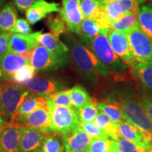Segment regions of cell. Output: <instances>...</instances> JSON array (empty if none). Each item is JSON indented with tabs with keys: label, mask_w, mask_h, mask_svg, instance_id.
<instances>
[{
	"label": "cell",
	"mask_w": 152,
	"mask_h": 152,
	"mask_svg": "<svg viewBox=\"0 0 152 152\" xmlns=\"http://www.w3.org/2000/svg\"><path fill=\"white\" fill-rule=\"evenodd\" d=\"M20 145L21 152H31L41 147L47 134L31 128H20Z\"/></svg>",
	"instance_id": "e0dca14e"
},
{
	"label": "cell",
	"mask_w": 152,
	"mask_h": 152,
	"mask_svg": "<svg viewBox=\"0 0 152 152\" xmlns=\"http://www.w3.org/2000/svg\"><path fill=\"white\" fill-rule=\"evenodd\" d=\"M147 152H152V147L151 148H149V149H147Z\"/></svg>",
	"instance_id": "7dc6e473"
},
{
	"label": "cell",
	"mask_w": 152,
	"mask_h": 152,
	"mask_svg": "<svg viewBox=\"0 0 152 152\" xmlns=\"http://www.w3.org/2000/svg\"><path fill=\"white\" fill-rule=\"evenodd\" d=\"M94 123L100 130L103 131L106 135L112 140L116 141L120 137H121L119 132L118 124L114 122L103 111L99 112Z\"/></svg>",
	"instance_id": "7402d4cb"
},
{
	"label": "cell",
	"mask_w": 152,
	"mask_h": 152,
	"mask_svg": "<svg viewBox=\"0 0 152 152\" xmlns=\"http://www.w3.org/2000/svg\"><path fill=\"white\" fill-rule=\"evenodd\" d=\"M38 43L48 49L52 54L61 56H68L69 49L59 37L52 33H40L37 37Z\"/></svg>",
	"instance_id": "ffe728a7"
},
{
	"label": "cell",
	"mask_w": 152,
	"mask_h": 152,
	"mask_svg": "<svg viewBox=\"0 0 152 152\" xmlns=\"http://www.w3.org/2000/svg\"><path fill=\"white\" fill-rule=\"evenodd\" d=\"M64 38L77 69L87 80L94 83L98 75L107 77L109 75L107 68L80 39L70 34H66Z\"/></svg>",
	"instance_id": "6da1fadb"
},
{
	"label": "cell",
	"mask_w": 152,
	"mask_h": 152,
	"mask_svg": "<svg viewBox=\"0 0 152 152\" xmlns=\"http://www.w3.org/2000/svg\"><path fill=\"white\" fill-rule=\"evenodd\" d=\"M59 15L65 21L68 32L78 33L84 19L80 8V0H62Z\"/></svg>",
	"instance_id": "8fae6325"
},
{
	"label": "cell",
	"mask_w": 152,
	"mask_h": 152,
	"mask_svg": "<svg viewBox=\"0 0 152 152\" xmlns=\"http://www.w3.org/2000/svg\"><path fill=\"white\" fill-rule=\"evenodd\" d=\"M132 52L137 62L152 64V39L141 29L140 26L128 33Z\"/></svg>",
	"instance_id": "ba28073f"
},
{
	"label": "cell",
	"mask_w": 152,
	"mask_h": 152,
	"mask_svg": "<svg viewBox=\"0 0 152 152\" xmlns=\"http://www.w3.org/2000/svg\"><path fill=\"white\" fill-rule=\"evenodd\" d=\"M35 72V68L31 66V64H29L22 70L13 74L9 79V81L15 85L22 86V85H26V83L29 80L33 78Z\"/></svg>",
	"instance_id": "836d02e7"
},
{
	"label": "cell",
	"mask_w": 152,
	"mask_h": 152,
	"mask_svg": "<svg viewBox=\"0 0 152 152\" xmlns=\"http://www.w3.org/2000/svg\"><path fill=\"white\" fill-rule=\"evenodd\" d=\"M98 109L103 111L111 120L118 124H121L125 121L123 117L121 106L118 101L109 99L97 102Z\"/></svg>",
	"instance_id": "603a6c76"
},
{
	"label": "cell",
	"mask_w": 152,
	"mask_h": 152,
	"mask_svg": "<svg viewBox=\"0 0 152 152\" xmlns=\"http://www.w3.org/2000/svg\"><path fill=\"white\" fill-rule=\"evenodd\" d=\"M31 152H43V151H42V149H41V147H39V148H38V149L34 150V151H31Z\"/></svg>",
	"instance_id": "ee69618b"
},
{
	"label": "cell",
	"mask_w": 152,
	"mask_h": 152,
	"mask_svg": "<svg viewBox=\"0 0 152 152\" xmlns=\"http://www.w3.org/2000/svg\"><path fill=\"white\" fill-rule=\"evenodd\" d=\"M140 28L152 39V8L149 6L142 5L138 15Z\"/></svg>",
	"instance_id": "4dcf8cb0"
},
{
	"label": "cell",
	"mask_w": 152,
	"mask_h": 152,
	"mask_svg": "<svg viewBox=\"0 0 152 152\" xmlns=\"http://www.w3.org/2000/svg\"><path fill=\"white\" fill-rule=\"evenodd\" d=\"M66 152L87 149L92 138L79 125L73 130L61 136Z\"/></svg>",
	"instance_id": "5bb4252c"
},
{
	"label": "cell",
	"mask_w": 152,
	"mask_h": 152,
	"mask_svg": "<svg viewBox=\"0 0 152 152\" xmlns=\"http://www.w3.org/2000/svg\"><path fill=\"white\" fill-rule=\"evenodd\" d=\"M68 85L66 81L56 77H33L29 80L25 86L33 94L45 96L66 90Z\"/></svg>",
	"instance_id": "30bf717a"
},
{
	"label": "cell",
	"mask_w": 152,
	"mask_h": 152,
	"mask_svg": "<svg viewBox=\"0 0 152 152\" xmlns=\"http://www.w3.org/2000/svg\"><path fill=\"white\" fill-rule=\"evenodd\" d=\"M100 34L104 33L99 24L96 20H93V19L84 18L77 35L79 36L80 40L84 42L92 39Z\"/></svg>",
	"instance_id": "cb8c5ba5"
},
{
	"label": "cell",
	"mask_w": 152,
	"mask_h": 152,
	"mask_svg": "<svg viewBox=\"0 0 152 152\" xmlns=\"http://www.w3.org/2000/svg\"><path fill=\"white\" fill-rule=\"evenodd\" d=\"M102 4L111 23L129 13L139 15L140 8L136 0H102Z\"/></svg>",
	"instance_id": "7c38bea8"
},
{
	"label": "cell",
	"mask_w": 152,
	"mask_h": 152,
	"mask_svg": "<svg viewBox=\"0 0 152 152\" xmlns=\"http://www.w3.org/2000/svg\"><path fill=\"white\" fill-rule=\"evenodd\" d=\"M68 63L69 56L54 54L39 45L33 49L30 64L37 72H52L64 68Z\"/></svg>",
	"instance_id": "8992f818"
},
{
	"label": "cell",
	"mask_w": 152,
	"mask_h": 152,
	"mask_svg": "<svg viewBox=\"0 0 152 152\" xmlns=\"http://www.w3.org/2000/svg\"><path fill=\"white\" fill-rule=\"evenodd\" d=\"M37 1V0H14V4L18 11L24 12Z\"/></svg>",
	"instance_id": "60d3db41"
},
{
	"label": "cell",
	"mask_w": 152,
	"mask_h": 152,
	"mask_svg": "<svg viewBox=\"0 0 152 152\" xmlns=\"http://www.w3.org/2000/svg\"><path fill=\"white\" fill-rule=\"evenodd\" d=\"M51 115V129L53 134L64 135L80 125L75 109L65 106H55L49 109Z\"/></svg>",
	"instance_id": "5b68a950"
},
{
	"label": "cell",
	"mask_w": 152,
	"mask_h": 152,
	"mask_svg": "<svg viewBox=\"0 0 152 152\" xmlns=\"http://www.w3.org/2000/svg\"><path fill=\"white\" fill-rule=\"evenodd\" d=\"M80 125L91 138H109L94 123H85L80 121Z\"/></svg>",
	"instance_id": "8d00e7d4"
},
{
	"label": "cell",
	"mask_w": 152,
	"mask_h": 152,
	"mask_svg": "<svg viewBox=\"0 0 152 152\" xmlns=\"http://www.w3.org/2000/svg\"><path fill=\"white\" fill-rule=\"evenodd\" d=\"M3 76H2V71H1V63H0V82L2 80Z\"/></svg>",
	"instance_id": "7bdbcfd3"
},
{
	"label": "cell",
	"mask_w": 152,
	"mask_h": 152,
	"mask_svg": "<svg viewBox=\"0 0 152 152\" xmlns=\"http://www.w3.org/2000/svg\"><path fill=\"white\" fill-rule=\"evenodd\" d=\"M20 128V127L10 121L1 130L0 142L5 152H21Z\"/></svg>",
	"instance_id": "9a60e30c"
},
{
	"label": "cell",
	"mask_w": 152,
	"mask_h": 152,
	"mask_svg": "<svg viewBox=\"0 0 152 152\" xmlns=\"http://www.w3.org/2000/svg\"><path fill=\"white\" fill-rule=\"evenodd\" d=\"M118 129L120 134L122 137L146 149L151 147V145L144 140L138 128L128 121H125L121 124H118Z\"/></svg>",
	"instance_id": "44dd1931"
},
{
	"label": "cell",
	"mask_w": 152,
	"mask_h": 152,
	"mask_svg": "<svg viewBox=\"0 0 152 152\" xmlns=\"http://www.w3.org/2000/svg\"><path fill=\"white\" fill-rule=\"evenodd\" d=\"M10 121L20 128H31L45 134H53L51 129L50 111L47 106L28 114H15Z\"/></svg>",
	"instance_id": "52a82bcc"
},
{
	"label": "cell",
	"mask_w": 152,
	"mask_h": 152,
	"mask_svg": "<svg viewBox=\"0 0 152 152\" xmlns=\"http://www.w3.org/2000/svg\"><path fill=\"white\" fill-rule=\"evenodd\" d=\"M48 28L50 30V33L60 37L62 34H65L67 31V26L65 21L63 20L60 15L58 16H51L47 21Z\"/></svg>",
	"instance_id": "e575fe53"
},
{
	"label": "cell",
	"mask_w": 152,
	"mask_h": 152,
	"mask_svg": "<svg viewBox=\"0 0 152 152\" xmlns=\"http://www.w3.org/2000/svg\"><path fill=\"white\" fill-rule=\"evenodd\" d=\"M139 98L144 111L152 123V97L144 90H139Z\"/></svg>",
	"instance_id": "74e56055"
},
{
	"label": "cell",
	"mask_w": 152,
	"mask_h": 152,
	"mask_svg": "<svg viewBox=\"0 0 152 152\" xmlns=\"http://www.w3.org/2000/svg\"><path fill=\"white\" fill-rule=\"evenodd\" d=\"M118 102L125 121L137 127L144 140L152 147V123L144 111L139 96L132 90H128L120 98Z\"/></svg>",
	"instance_id": "7a4b0ae2"
},
{
	"label": "cell",
	"mask_w": 152,
	"mask_h": 152,
	"mask_svg": "<svg viewBox=\"0 0 152 152\" xmlns=\"http://www.w3.org/2000/svg\"><path fill=\"white\" fill-rule=\"evenodd\" d=\"M45 106H47V104L44 97L29 94V96L24 100L21 105L19 106L18 109L14 113V115L15 114L18 115V114L33 113L36 110L40 109L42 107H45Z\"/></svg>",
	"instance_id": "f1b7e54d"
},
{
	"label": "cell",
	"mask_w": 152,
	"mask_h": 152,
	"mask_svg": "<svg viewBox=\"0 0 152 152\" xmlns=\"http://www.w3.org/2000/svg\"><path fill=\"white\" fill-rule=\"evenodd\" d=\"M116 141L118 152H147V149L137 145L122 137H120Z\"/></svg>",
	"instance_id": "d590c367"
},
{
	"label": "cell",
	"mask_w": 152,
	"mask_h": 152,
	"mask_svg": "<svg viewBox=\"0 0 152 152\" xmlns=\"http://www.w3.org/2000/svg\"><path fill=\"white\" fill-rule=\"evenodd\" d=\"M4 125H2V126H0V132H1V130H2V128H4Z\"/></svg>",
	"instance_id": "681fc988"
},
{
	"label": "cell",
	"mask_w": 152,
	"mask_h": 152,
	"mask_svg": "<svg viewBox=\"0 0 152 152\" xmlns=\"http://www.w3.org/2000/svg\"><path fill=\"white\" fill-rule=\"evenodd\" d=\"M60 9L59 3L37 0L26 11V18L30 24L34 25L45 18L47 15L53 12H59Z\"/></svg>",
	"instance_id": "2e32d148"
},
{
	"label": "cell",
	"mask_w": 152,
	"mask_h": 152,
	"mask_svg": "<svg viewBox=\"0 0 152 152\" xmlns=\"http://www.w3.org/2000/svg\"><path fill=\"white\" fill-rule=\"evenodd\" d=\"M7 124V118L4 116L3 114L0 113V126Z\"/></svg>",
	"instance_id": "b9f144b4"
},
{
	"label": "cell",
	"mask_w": 152,
	"mask_h": 152,
	"mask_svg": "<svg viewBox=\"0 0 152 152\" xmlns=\"http://www.w3.org/2000/svg\"><path fill=\"white\" fill-rule=\"evenodd\" d=\"M80 1H84V0H80ZM101 1H102V0H101Z\"/></svg>",
	"instance_id": "f907efd6"
},
{
	"label": "cell",
	"mask_w": 152,
	"mask_h": 152,
	"mask_svg": "<svg viewBox=\"0 0 152 152\" xmlns=\"http://www.w3.org/2000/svg\"><path fill=\"white\" fill-rule=\"evenodd\" d=\"M80 121L85 123H92L99 113L97 102L92 99L90 103L76 109Z\"/></svg>",
	"instance_id": "1f68e13d"
},
{
	"label": "cell",
	"mask_w": 152,
	"mask_h": 152,
	"mask_svg": "<svg viewBox=\"0 0 152 152\" xmlns=\"http://www.w3.org/2000/svg\"><path fill=\"white\" fill-rule=\"evenodd\" d=\"M11 35L10 32H1L0 33V56L8 50L9 40Z\"/></svg>",
	"instance_id": "ab89813d"
},
{
	"label": "cell",
	"mask_w": 152,
	"mask_h": 152,
	"mask_svg": "<svg viewBox=\"0 0 152 152\" xmlns=\"http://www.w3.org/2000/svg\"><path fill=\"white\" fill-rule=\"evenodd\" d=\"M130 67L142 89L152 97V64L136 61Z\"/></svg>",
	"instance_id": "d6986e66"
},
{
	"label": "cell",
	"mask_w": 152,
	"mask_h": 152,
	"mask_svg": "<svg viewBox=\"0 0 152 152\" xmlns=\"http://www.w3.org/2000/svg\"><path fill=\"white\" fill-rule=\"evenodd\" d=\"M32 32L29 23L23 18H18L16 24L11 30L12 34H19V35H28Z\"/></svg>",
	"instance_id": "f35d334b"
},
{
	"label": "cell",
	"mask_w": 152,
	"mask_h": 152,
	"mask_svg": "<svg viewBox=\"0 0 152 152\" xmlns=\"http://www.w3.org/2000/svg\"><path fill=\"white\" fill-rule=\"evenodd\" d=\"M0 152H5L4 151V149H3L2 146H1V142H0Z\"/></svg>",
	"instance_id": "bcb514c9"
},
{
	"label": "cell",
	"mask_w": 152,
	"mask_h": 152,
	"mask_svg": "<svg viewBox=\"0 0 152 152\" xmlns=\"http://www.w3.org/2000/svg\"><path fill=\"white\" fill-rule=\"evenodd\" d=\"M29 91L12 83L0 84V113L11 120L24 100L29 96Z\"/></svg>",
	"instance_id": "277c9868"
},
{
	"label": "cell",
	"mask_w": 152,
	"mask_h": 152,
	"mask_svg": "<svg viewBox=\"0 0 152 152\" xmlns=\"http://www.w3.org/2000/svg\"><path fill=\"white\" fill-rule=\"evenodd\" d=\"M72 152H87L86 149H83V150H78V151H74Z\"/></svg>",
	"instance_id": "f6af8a7d"
},
{
	"label": "cell",
	"mask_w": 152,
	"mask_h": 152,
	"mask_svg": "<svg viewBox=\"0 0 152 152\" xmlns=\"http://www.w3.org/2000/svg\"><path fill=\"white\" fill-rule=\"evenodd\" d=\"M1 71L4 80L10 78L11 76L30 64L20 55L7 52L0 56Z\"/></svg>",
	"instance_id": "ac0fdd59"
},
{
	"label": "cell",
	"mask_w": 152,
	"mask_h": 152,
	"mask_svg": "<svg viewBox=\"0 0 152 152\" xmlns=\"http://www.w3.org/2000/svg\"><path fill=\"white\" fill-rule=\"evenodd\" d=\"M107 37L114 52L123 62L130 66L137 61L131 48L128 33L111 30Z\"/></svg>",
	"instance_id": "9c48e42d"
},
{
	"label": "cell",
	"mask_w": 152,
	"mask_h": 152,
	"mask_svg": "<svg viewBox=\"0 0 152 152\" xmlns=\"http://www.w3.org/2000/svg\"><path fill=\"white\" fill-rule=\"evenodd\" d=\"M58 134H47L41 149L43 152H64V147L63 140H61Z\"/></svg>",
	"instance_id": "d6a6232c"
},
{
	"label": "cell",
	"mask_w": 152,
	"mask_h": 152,
	"mask_svg": "<svg viewBox=\"0 0 152 152\" xmlns=\"http://www.w3.org/2000/svg\"><path fill=\"white\" fill-rule=\"evenodd\" d=\"M87 152H118V142L109 138H93L87 148Z\"/></svg>",
	"instance_id": "83f0119b"
},
{
	"label": "cell",
	"mask_w": 152,
	"mask_h": 152,
	"mask_svg": "<svg viewBox=\"0 0 152 152\" xmlns=\"http://www.w3.org/2000/svg\"><path fill=\"white\" fill-rule=\"evenodd\" d=\"M48 109L55 106L72 107L71 100V89L58 91L43 96Z\"/></svg>",
	"instance_id": "484cf974"
},
{
	"label": "cell",
	"mask_w": 152,
	"mask_h": 152,
	"mask_svg": "<svg viewBox=\"0 0 152 152\" xmlns=\"http://www.w3.org/2000/svg\"><path fill=\"white\" fill-rule=\"evenodd\" d=\"M17 12L14 5L7 3L0 10V31L10 32L16 24Z\"/></svg>",
	"instance_id": "d4e9b609"
},
{
	"label": "cell",
	"mask_w": 152,
	"mask_h": 152,
	"mask_svg": "<svg viewBox=\"0 0 152 152\" xmlns=\"http://www.w3.org/2000/svg\"><path fill=\"white\" fill-rule=\"evenodd\" d=\"M71 100L72 106L78 109L92 101L90 94L85 89L80 85H75L71 89Z\"/></svg>",
	"instance_id": "f546056e"
},
{
	"label": "cell",
	"mask_w": 152,
	"mask_h": 152,
	"mask_svg": "<svg viewBox=\"0 0 152 152\" xmlns=\"http://www.w3.org/2000/svg\"><path fill=\"white\" fill-rule=\"evenodd\" d=\"M82 42L92 51L100 61L107 68L109 73H114L117 76L124 75L128 66L114 52L107 35L100 34L92 39Z\"/></svg>",
	"instance_id": "3957f363"
},
{
	"label": "cell",
	"mask_w": 152,
	"mask_h": 152,
	"mask_svg": "<svg viewBox=\"0 0 152 152\" xmlns=\"http://www.w3.org/2000/svg\"><path fill=\"white\" fill-rule=\"evenodd\" d=\"M3 1L4 0H0V7H1V5H2V4H3Z\"/></svg>",
	"instance_id": "c3c4849f"
},
{
	"label": "cell",
	"mask_w": 152,
	"mask_h": 152,
	"mask_svg": "<svg viewBox=\"0 0 152 152\" xmlns=\"http://www.w3.org/2000/svg\"><path fill=\"white\" fill-rule=\"evenodd\" d=\"M140 26L138 20V15L133 13L125 14L119 18L111 23V30L118 32H124L128 33L133 28Z\"/></svg>",
	"instance_id": "4316f807"
},
{
	"label": "cell",
	"mask_w": 152,
	"mask_h": 152,
	"mask_svg": "<svg viewBox=\"0 0 152 152\" xmlns=\"http://www.w3.org/2000/svg\"><path fill=\"white\" fill-rule=\"evenodd\" d=\"M41 33L42 31H38L28 35L11 34L9 40L7 52L21 56L24 53L33 51L36 47L39 45L37 37Z\"/></svg>",
	"instance_id": "4fadbf2b"
}]
</instances>
